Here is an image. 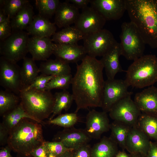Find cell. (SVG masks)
Here are the masks:
<instances>
[{
  "instance_id": "obj_1",
  "label": "cell",
  "mask_w": 157,
  "mask_h": 157,
  "mask_svg": "<svg viewBox=\"0 0 157 157\" xmlns=\"http://www.w3.org/2000/svg\"><path fill=\"white\" fill-rule=\"evenodd\" d=\"M100 60L87 55L79 65L71 84L76 106L75 113L90 107H101L105 81Z\"/></svg>"
},
{
  "instance_id": "obj_2",
  "label": "cell",
  "mask_w": 157,
  "mask_h": 157,
  "mask_svg": "<svg viewBox=\"0 0 157 157\" xmlns=\"http://www.w3.org/2000/svg\"><path fill=\"white\" fill-rule=\"evenodd\" d=\"M126 11L146 44L157 48V0H126Z\"/></svg>"
},
{
  "instance_id": "obj_3",
  "label": "cell",
  "mask_w": 157,
  "mask_h": 157,
  "mask_svg": "<svg viewBox=\"0 0 157 157\" xmlns=\"http://www.w3.org/2000/svg\"><path fill=\"white\" fill-rule=\"evenodd\" d=\"M44 142L41 124L24 118L10 131L7 144L18 154L30 155Z\"/></svg>"
},
{
  "instance_id": "obj_4",
  "label": "cell",
  "mask_w": 157,
  "mask_h": 157,
  "mask_svg": "<svg viewBox=\"0 0 157 157\" xmlns=\"http://www.w3.org/2000/svg\"><path fill=\"white\" fill-rule=\"evenodd\" d=\"M19 95L25 111L38 122L43 124L52 114L55 99L50 90H23Z\"/></svg>"
},
{
  "instance_id": "obj_5",
  "label": "cell",
  "mask_w": 157,
  "mask_h": 157,
  "mask_svg": "<svg viewBox=\"0 0 157 157\" xmlns=\"http://www.w3.org/2000/svg\"><path fill=\"white\" fill-rule=\"evenodd\" d=\"M126 81L129 85L142 88L157 82V57L144 55L130 65L126 71Z\"/></svg>"
},
{
  "instance_id": "obj_6",
  "label": "cell",
  "mask_w": 157,
  "mask_h": 157,
  "mask_svg": "<svg viewBox=\"0 0 157 157\" xmlns=\"http://www.w3.org/2000/svg\"><path fill=\"white\" fill-rule=\"evenodd\" d=\"M119 43L122 55L129 60H135L142 56L146 44L138 29L131 22L121 26Z\"/></svg>"
},
{
  "instance_id": "obj_7",
  "label": "cell",
  "mask_w": 157,
  "mask_h": 157,
  "mask_svg": "<svg viewBox=\"0 0 157 157\" xmlns=\"http://www.w3.org/2000/svg\"><path fill=\"white\" fill-rule=\"evenodd\" d=\"M29 36L28 33L24 31L12 30L10 36L0 41L1 56L16 63L23 60L28 52Z\"/></svg>"
},
{
  "instance_id": "obj_8",
  "label": "cell",
  "mask_w": 157,
  "mask_h": 157,
  "mask_svg": "<svg viewBox=\"0 0 157 157\" xmlns=\"http://www.w3.org/2000/svg\"><path fill=\"white\" fill-rule=\"evenodd\" d=\"M83 40L87 55L95 58L102 56L118 43L113 34L105 29L85 35Z\"/></svg>"
},
{
  "instance_id": "obj_9",
  "label": "cell",
  "mask_w": 157,
  "mask_h": 157,
  "mask_svg": "<svg viewBox=\"0 0 157 157\" xmlns=\"http://www.w3.org/2000/svg\"><path fill=\"white\" fill-rule=\"evenodd\" d=\"M131 96L129 95L119 100L109 113L110 117L114 121L133 127L137 126L141 113Z\"/></svg>"
},
{
  "instance_id": "obj_10",
  "label": "cell",
  "mask_w": 157,
  "mask_h": 157,
  "mask_svg": "<svg viewBox=\"0 0 157 157\" xmlns=\"http://www.w3.org/2000/svg\"><path fill=\"white\" fill-rule=\"evenodd\" d=\"M129 86L126 80L115 78L105 81L101 108L103 111L109 112L112 107L124 97L133 93L128 90Z\"/></svg>"
},
{
  "instance_id": "obj_11",
  "label": "cell",
  "mask_w": 157,
  "mask_h": 157,
  "mask_svg": "<svg viewBox=\"0 0 157 157\" xmlns=\"http://www.w3.org/2000/svg\"><path fill=\"white\" fill-rule=\"evenodd\" d=\"M21 67L16 63L0 57V85L5 90L19 95L23 89L22 83Z\"/></svg>"
},
{
  "instance_id": "obj_12",
  "label": "cell",
  "mask_w": 157,
  "mask_h": 157,
  "mask_svg": "<svg viewBox=\"0 0 157 157\" xmlns=\"http://www.w3.org/2000/svg\"><path fill=\"white\" fill-rule=\"evenodd\" d=\"M106 21L96 10L88 6L82 9L74 26L85 35L103 29Z\"/></svg>"
},
{
  "instance_id": "obj_13",
  "label": "cell",
  "mask_w": 157,
  "mask_h": 157,
  "mask_svg": "<svg viewBox=\"0 0 157 157\" xmlns=\"http://www.w3.org/2000/svg\"><path fill=\"white\" fill-rule=\"evenodd\" d=\"M107 113L93 109L87 115L84 130L91 139H99L102 134L110 130V124Z\"/></svg>"
},
{
  "instance_id": "obj_14",
  "label": "cell",
  "mask_w": 157,
  "mask_h": 157,
  "mask_svg": "<svg viewBox=\"0 0 157 157\" xmlns=\"http://www.w3.org/2000/svg\"><path fill=\"white\" fill-rule=\"evenodd\" d=\"M90 3L106 21L118 20L126 11V0H90Z\"/></svg>"
},
{
  "instance_id": "obj_15",
  "label": "cell",
  "mask_w": 157,
  "mask_h": 157,
  "mask_svg": "<svg viewBox=\"0 0 157 157\" xmlns=\"http://www.w3.org/2000/svg\"><path fill=\"white\" fill-rule=\"evenodd\" d=\"M92 139L84 129L72 127L66 128L59 132L54 138V141L60 142L66 148L74 150L87 144Z\"/></svg>"
},
{
  "instance_id": "obj_16",
  "label": "cell",
  "mask_w": 157,
  "mask_h": 157,
  "mask_svg": "<svg viewBox=\"0 0 157 157\" xmlns=\"http://www.w3.org/2000/svg\"><path fill=\"white\" fill-rule=\"evenodd\" d=\"M49 37L32 36L28 42V51L35 60L45 61L53 54L55 43Z\"/></svg>"
},
{
  "instance_id": "obj_17",
  "label": "cell",
  "mask_w": 157,
  "mask_h": 157,
  "mask_svg": "<svg viewBox=\"0 0 157 157\" xmlns=\"http://www.w3.org/2000/svg\"><path fill=\"white\" fill-rule=\"evenodd\" d=\"M53 54L56 58L68 63H77L82 61L87 55L83 46L77 44H65L55 43Z\"/></svg>"
},
{
  "instance_id": "obj_18",
  "label": "cell",
  "mask_w": 157,
  "mask_h": 157,
  "mask_svg": "<svg viewBox=\"0 0 157 157\" xmlns=\"http://www.w3.org/2000/svg\"><path fill=\"white\" fill-rule=\"evenodd\" d=\"M134 101L141 113L157 116V88L152 86L136 93Z\"/></svg>"
},
{
  "instance_id": "obj_19",
  "label": "cell",
  "mask_w": 157,
  "mask_h": 157,
  "mask_svg": "<svg viewBox=\"0 0 157 157\" xmlns=\"http://www.w3.org/2000/svg\"><path fill=\"white\" fill-rule=\"evenodd\" d=\"M150 139L137 126L131 127L127 136L125 148L133 153L147 155Z\"/></svg>"
},
{
  "instance_id": "obj_20",
  "label": "cell",
  "mask_w": 157,
  "mask_h": 157,
  "mask_svg": "<svg viewBox=\"0 0 157 157\" xmlns=\"http://www.w3.org/2000/svg\"><path fill=\"white\" fill-rule=\"evenodd\" d=\"M79 9L67 0L60 3L55 14L54 23L59 28L69 26L76 21Z\"/></svg>"
},
{
  "instance_id": "obj_21",
  "label": "cell",
  "mask_w": 157,
  "mask_h": 157,
  "mask_svg": "<svg viewBox=\"0 0 157 157\" xmlns=\"http://www.w3.org/2000/svg\"><path fill=\"white\" fill-rule=\"evenodd\" d=\"M122 55L119 44L117 43L102 57L100 60L105 70L108 79L115 78L118 72L124 71L119 61Z\"/></svg>"
},
{
  "instance_id": "obj_22",
  "label": "cell",
  "mask_w": 157,
  "mask_h": 157,
  "mask_svg": "<svg viewBox=\"0 0 157 157\" xmlns=\"http://www.w3.org/2000/svg\"><path fill=\"white\" fill-rule=\"evenodd\" d=\"M26 30L29 35L40 38H50L56 32L54 23L39 14L35 15Z\"/></svg>"
},
{
  "instance_id": "obj_23",
  "label": "cell",
  "mask_w": 157,
  "mask_h": 157,
  "mask_svg": "<svg viewBox=\"0 0 157 157\" xmlns=\"http://www.w3.org/2000/svg\"><path fill=\"white\" fill-rule=\"evenodd\" d=\"M39 69L41 74L54 76L71 74L69 64L60 59H50L41 63Z\"/></svg>"
},
{
  "instance_id": "obj_24",
  "label": "cell",
  "mask_w": 157,
  "mask_h": 157,
  "mask_svg": "<svg viewBox=\"0 0 157 157\" xmlns=\"http://www.w3.org/2000/svg\"><path fill=\"white\" fill-rule=\"evenodd\" d=\"M34 16L33 7L29 1L10 19L12 30L23 31L26 29Z\"/></svg>"
},
{
  "instance_id": "obj_25",
  "label": "cell",
  "mask_w": 157,
  "mask_h": 157,
  "mask_svg": "<svg viewBox=\"0 0 157 157\" xmlns=\"http://www.w3.org/2000/svg\"><path fill=\"white\" fill-rule=\"evenodd\" d=\"M84 35L74 26H69L56 32L52 40L55 43L73 44L83 40Z\"/></svg>"
},
{
  "instance_id": "obj_26",
  "label": "cell",
  "mask_w": 157,
  "mask_h": 157,
  "mask_svg": "<svg viewBox=\"0 0 157 157\" xmlns=\"http://www.w3.org/2000/svg\"><path fill=\"white\" fill-rule=\"evenodd\" d=\"M35 61L32 58L26 57L23 59L20 69V74L23 89L32 83L40 72L39 68Z\"/></svg>"
},
{
  "instance_id": "obj_27",
  "label": "cell",
  "mask_w": 157,
  "mask_h": 157,
  "mask_svg": "<svg viewBox=\"0 0 157 157\" xmlns=\"http://www.w3.org/2000/svg\"><path fill=\"white\" fill-rule=\"evenodd\" d=\"M117 145L110 137H104L91 148V157H113Z\"/></svg>"
},
{
  "instance_id": "obj_28",
  "label": "cell",
  "mask_w": 157,
  "mask_h": 157,
  "mask_svg": "<svg viewBox=\"0 0 157 157\" xmlns=\"http://www.w3.org/2000/svg\"><path fill=\"white\" fill-rule=\"evenodd\" d=\"M149 138L157 142V116L141 113L136 126Z\"/></svg>"
},
{
  "instance_id": "obj_29",
  "label": "cell",
  "mask_w": 157,
  "mask_h": 157,
  "mask_svg": "<svg viewBox=\"0 0 157 157\" xmlns=\"http://www.w3.org/2000/svg\"><path fill=\"white\" fill-rule=\"evenodd\" d=\"M3 116L2 123L9 132L24 118H29L37 122L26 112L21 102L14 108L5 114Z\"/></svg>"
},
{
  "instance_id": "obj_30",
  "label": "cell",
  "mask_w": 157,
  "mask_h": 157,
  "mask_svg": "<svg viewBox=\"0 0 157 157\" xmlns=\"http://www.w3.org/2000/svg\"><path fill=\"white\" fill-rule=\"evenodd\" d=\"M55 101L52 115L50 118L51 120L57 115H60L63 110H68L71 107L74 98L66 90L56 92L54 95Z\"/></svg>"
},
{
  "instance_id": "obj_31",
  "label": "cell",
  "mask_w": 157,
  "mask_h": 157,
  "mask_svg": "<svg viewBox=\"0 0 157 157\" xmlns=\"http://www.w3.org/2000/svg\"><path fill=\"white\" fill-rule=\"evenodd\" d=\"M131 128L124 124L114 121L110 124V137L117 144L125 148L127 138Z\"/></svg>"
},
{
  "instance_id": "obj_32",
  "label": "cell",
  "mask_w": 157,
  "mask_h": 157,
  "mask_svg": "<svg viewBox=\"0 0 157 157\" xmlns=\"http://www.w3.org/2000/svg\"><path fill=\"white\" fill-rule=\"evenodd\" d=\"M13 92L5 90L0 91V114L3 115L19 104L18 97Z\"/></svg>"
},
{
  "instance_id": "obj_33",
  "label": "cell",
  "mask_w": 157,
  "mask_h": 157,
  "mask_svg": "<svg viewBox=\"0 0 157 157\" xmlns=\"http://www.w3.org/2000/svg\"><path fill=\"white\" fill-rule=\"evenodd\" d=\"M60 3L59 0L35 1V5L38 11V14L48 19L55 15Z\"/></svg>"
},
{
  "instance_id": "obj_34",
  "label": "cell",
  "mask_w": 157,
  "mask_h": 157,
  "mask_svg": "<svg viewBox=\"0 0 157 157\" xmlns=\"http://www.w3.org/2000/svg\"><path fill=\"white\" fill-rule=\"evenodd\" d=\"M29 1L27 0H0V8L11 19Z\"/></svg>"
},
{
  "instance_id": "obj_35",
  "label": "cell",
  "mask_w": 157,
  "mask_h": 157,
  "mask_svg": "<svg viewBox=\"0 0 157 157\" xmlns=\"http://www.w3.org/2000/svg\"><path fill=\"white\" fill-rule=\"evenodd\" d=\"M73 76L71 74L54 76L47 83L45 90L53 89L67 90L71 84Z\"/></svg>"
},
{
  "instance_id": "obj_36",
  "label": "cell",
  "mask_w": 157,
  "mask_h": 157,
  "mask_svg": "<svg viewBox=\"0 0 157 157\" xmlns=\"http://www.w3.org/2000/svg\"><path fill=\"white\" fill-rule=\"evenodd\" d=\"M77 113L74 112L60 114L56 117L50 120L49 123L65 128L72 127L79 119Z\"/></svg>"
},
{
  "instance_id": "obj_37",
  "label": "cell",
  "mask_w": 157,
  "mask_h": 157,
  "mask_svg": "<svg viewBox=\"0 0 157 157\" xmlns=\"http://www.w3.org/2000/svg\"><path fill=\"white\" fill-rule=\"evenodd\" d=\"M48 157H59L66 152L73 149L66 147L60 142H44Z\"/></svg>"
},
{
  "instance_id": "obj_38",
  "label": "cell",
  "mask_w": 157,
  "mask_h": 157,
  "mask_svg": "<svg viewBox=\"0 0 157 157\" xmlns=\"http://www.w3.org/2000/svg\"><path fill=\"white\" fill-rule=\"evenodd\" d=\"M53 76H47L41 74L38 75L32 83L23 90L30 89L44 90L48 83L54 77Z\"/></svg>"
},
{
  "instance_id": "obj_39",
  "label": "cell",
  "mask_w": 157,
  "mask_h": 157,
  "mask_svg": "<svg viewBox=\"0 0 157 157\" xmlns=\"http://www.w3.org/2000/svg\"><path fill=\"white\" fill-rule=\"evenodd\" d=\"M12 32L10 19L0 24V40L3 41L10 36Z\"/></svg>"
},
{
  "instance_id": "obj_40",
  "label": "cell",
  "mask_w": 157,
  "mask_h": 157,
  "mask_svg": "<svg viewBox=\"0 0 157 157\" xmlns=\"http://www.w3.org/2000/svg\"><path fill=\"white\" fill-rule=\"evenodd\" d=\"M91 148L88 144H85L72 151V157H92Z\"/></svg>"
},
{
  "instance_id": "obj_41",
  "label": "cell",
  "mask_w": 157,
  "mask_h": 157,
  "mask_svg": "<svg viewBox=\"0 0 157 157\" xmlns=\"http://www.w3.org/2000/svg\"><path fill=\"white\" fill-rule=\"evenodd\" d=\"M44 142L40 146L32 151L30 155L33 157H48V152Z\"/></svg>"
},
{
  "instance_id": "obj_42",
  "label": "cell",
  "mask_w": 157,
  "mask_h": 157,
  "mask_svg": "<svg viewBox=\"0 0 157 157\" xmlns=\"http://www.w3.org/2000/svg\"><path fill=\"white\" fill-rule=\"evenodd\" d=\"M9 132L2 123L0 125V142L1 145L7 143Z\"/></svg>"
},
{
  "instance_id": "obj_43",
  "label": "cell",
  "mask_w": 157,
  "mask_h": 157,
  "mask_svg": "<svg viewBox=\"0 0 157 157\" xmlns=\"http://www.w3.org/2000/svg\"><path fill=\"white\" fill-rule=\"evenodd\" d=\"M68 2L72 3L78 8L82 9L88 6L90 0H68Z\"/></svg>"
},
{
  "instance_id": "obj_44",
  "label": "cell",
  "mask_w": 157,
  "mask_h": 157,
  "mask_svg": "<svg viewBox=\"0 0 157 157\" xmlns=\"http://www.w3.org/2000/svg\"><path fill=\"white\" fill-rule=\"evenodd\" d=\"M147 157H157V142L150 141Z\"/></svg>"
},
{
  "instance_id": "obj_45",
  "label": "cell",
  "mask_w": 157,
  "mask_h": 157,
  "mask_svg": "<svg viewBox=\"0 0 157 157\" xmlns=\"http://www.w3.org/2000/svg\"><path fill=\"white\" fill-rule=\"evenodd\" d=\"M10 148L8 145L0 150V157H13L10 154Z\"/></svg>"
},
{
  "instance_id": "obj_46",
  "label": "cell",
  "mask_w": 157,
  "mask_h": 157,
  "mask_svg": "<svg viewBox=\"0 0 157 157\" xmlns=\"http://www.w3.org/2000/svg\"><path fill=\"white\" fill-rule=\"evenodd\" d=\"M10 19L3 10L0 8V24Z\"/></svg>"
},
{
  "instance_id": "obj_47",
  "label": "cell",
  "mask_w": 157,
  "mask_h": 157,
  "mask_svg": "<svg viewBox=\"0 0 157 157\" xmlns=\"http://www.w3.org/2000/svg\"><path fill=\"white\" fill-rule=\"evenodd\" d=\"M73 150L68 151L59 157H72V151Z\"/></svg>"
},
{
  "instance_id": "obj_48",
  "label": "cell",
  "mask_w": 157,
  "mask_h": 157,
  "mask_svg": "<svg viewBox=\"0 0 157 157\" xmlns=\"http://www.w3.org/2000/svg\"><path fill=\"white\" fill-rule=\"evenodd\" d=\"M115 157H129V156L123 152H120L116 155Z\"/></svg>"
},
{
  "instance_id": "obj_49",
  "label": "cell",
  "mask_w": 157,
  "mask_h": 157,
  "mask_svg": "<svg viewBox=\"0 0 157 157\" xmlns=\"http://www.w3.org/2000/svg\"><path fill=\"white\" fill-rule=\"evenodd\" d=\"M17 157H33L30 155H25L20 154H18Z\"/></svg>"
},
{
  "instance_id": "obj_50",
  "label": "cell",
  "mask_w": 157,
  "mask_h": 157,
  "mask_svg": "<svg viewBox=\"0 0 157 157\" xmlns=\"http://www.w3.org/2000/svg\"><path fill=\"white\" fill-rule=\"evenodd\" d=\"M133 157H138V156H134Z\"/></svg>"
}]
</instances>
